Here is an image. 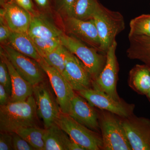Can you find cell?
<instances>
[{
    "label": "cell",
    "mask_w": 150,
    "mask_h": 150,
    "mask_svg": "<svg viewBox=\"0 0 150 150\" xmlns=\"http://www.w3.org/2000/svg\"><path fill=\"white\" fill-rule=\"evenodd\" d=\"M38 115L33 95L23 101L0 105L1 132L13 133L20 128L36 126Z\"/></svg>",
    "instance_id": "1"
},
{
    "label": "cell",
    "mask_w": 150,
    "mask_h": 150,
    "mask_svg": "<svg viewBox=\"0 0 150 150\" xmlns=\"http://www.w3.org/2000/svg\"><path fill=\"white\" fill-rule=\"evenodd\" d=\"M92 18L100 40V51L106 54L116 41V36L125 29L124 18L120 13L109 10L100 4Z\"/></svg>",
    "instance_id": "2"
},
{
    "label": "cell",
    "mask_w": 150,
    "mask_h": 150,
    "mask_svg": "<svg viewBox=\"0 0 150 150\" xmlns=\"http://www.w3.org/2000/svg\"><path fill=\"white\" fill-rule=\"evenodd\" d=\"M60 39L62 45L82 62L91 75L93 81L96 79L105 64L106 54L99 53L101 52L93 47H89L72 35L63 33Z\"/></svg>",
    "instance_id": "3"
},
{
    "label": "cell",
    "mask_w": 150,
    "mask_h": 150,
    "mask_svg": "<svg viewBox=\"0 0 150 150\" xmlns=\"http://www.w3.org/2000/svg\"><path fill=\"white\" fill-rule=\"evenodd\" d=\"M99 121L103 143V150H132L120 117L102 110L99 113Z\"/></svg>",
    "instance_id": "4"
},
{
    "label": "cell",
    "mask_w": 150,
    "mask_h": 150,
    "mask_svg": "<svg viewBox=\"0 0 150 150\" xmlns=\"http://www.w3.org/2000/svg\"><path fill=\"white\" fill-rule=\"evenodd\" d=\"M56 123L71 138L86 150H103L102 136L81 124L69 114L61 112Z\"/></svg>",
    "instance_id": "5"
},
{
    "label": "cell",
    "mask_w": 150,
    "mask_h": 150,
    "mask_svg": "<svg viewBox=\"0 0 150 150\" xmlns=\"http://www.w3.org/2000/svg\"><path fill=\"white\" fill-rule=\"evenodd\" d=\"M1 48L17 71L25 80L33 86L44 81L45 72L39 62L19 53L8 44H2Z\"/></svg>",
    "instance_id": "6"
},
{
    "label": "cell",
    "mask_w": 150,
    "mask_h": 150,
    "mask_svg": "<svg viewBox=\"0 0 150 150\" xmlns=\"http://www.w3.org/2000/svg\"><path fill=\"white\" fill-rule=\"evenodd\" d=\"M53 91L44 81L33 86L38 115L43 120L45 129L56 123L62 112Z\"/></svg>",
    "instance_id": "7"
},
{
    "label": "cell",
    "mask_w": 150,
    "mask_h": 150,
    "mask_svg": "<svg viewBox=\"0 0 150 150\" xmlns=\"http://www.w3.org/2000/svg\"><path fill=\"white\" fill-rule=\"evenodd\" d=\"M117 43L116 41L106 52V61L102 71L93 83L92 88L101 91L115 100H122L117 93L116 86L118 79L119 66L116 58Z\"/></svg>",
    "instance_id": "8"
},
{
    "label": "cell",
    "mask_w": 150,
    "mask_h": 150,
    "mask_svg": "<svg viewBox=\"0 0 150 150\" xmlns=\"http://www.w3.org/2000/svg\"><path fill=\"white\" fill-rule=\"evenodd\" d=\"M77 93L94 107L112 112L121 118H127L133 114L134 105L129 104L123 100H115L101 91L90 88Z\"/></svg>",
    "instance_id": "9"
},
{
    "label": "cell",
    "mask_w": 150,
    "mask_h": 150,
    "mask_svg": "<svg viewBox=\"0 0 150 150\" xmlns=\"http://www.w3.org/2000/svg\"><path fill=\"white\" fill-rule=\"evenodd\" d=\"M121 118L132 150H150V119L133 114Z\"/></svg>",
    "instance_id": "10"
},
{
    "label": "cell",
    "mask_w": 150,
    "mask_h": 150,
    "mask_svg": "<svg viewBox=\"0 0 150 150\" xmlns=\"http://www.w3.org/2000/svg\"><path fill=\"white\" fill-rule=\"evenodd\" d=\"M39 63L48 76L62 112L69 114L75 91L58 70L49 66L42 58Z\"/></svg>",
    "instance_id": "11"
},
{
    "label": "cell",
    "mask_w": 150,
    "mask_h": 150,
    "mask_svg": "<svg viewBox=\"0 0 150 150\" xmlns=\"http://www.w3.org/2000/svg\"><path fill=\"white\" fill-rule=\"evenodd\" d=\"M62 75L77 92L93 88V80L91 75L82 62L67 49L65 69Z\"/></svg>",
    "instance_id": "12"
},
{
    "label": "cell",
    "mask_w": 150,
    "mask_h": 150,
    "mask_svg": "<svg viewBox=\"0 0 150 150\" xmlns=\"http://www.w3.org/2000/svg\"><path fill=\"white\" fill-rule=\"evenodd\" d=\"M64 24L67 32L71 35L100 51V40L93 19L82 20L68 17L65 18Z\"/></svg>",
    "instance_id": "13"
},
{
    "label": "cell",
    "mask_w": 150,
    "mask_h": 150,
    "mask_svg": "<svg viewBox=\"0 0 150 150\" xmlns=\"http://www.w3.org/2000/svg\"><path fill=\"white\" fill-rule=\"evenodd\" d=\"M83 97L75 94L71 102L69 115L75 120L93 131L100 130L99 113Z\"/></svg>",
    "instance_id": "14"
},
{
    "label": "cell",
    "mask_w": 150,
    "mask_h": 150,
    "mask_svg": "<svg viewBox=\"0 0 150 150\" xmlns=\"http://www.w3.org/2000/svg\"><path fill=\"white\" fill-rule=\"evenodd\" d=\"M1 8L7 24L12 32L28 34L32 17L31 14L11 0Z\"/></svg>",
    "instance_id": "15"
},
{
    "label": "cell",
    "mask_w": 150,
    "mask_h": 150,
    "mask_svg": "<svg viewBox=\"0 0 150 150\" xmlns=\"http://www.w3.org/2000/svg\"><path fill=\"white\" fill-rule=\"evenodd\" d=\"M0 56L6 62L11 76L12 87L11 102L23 101L33 95V86L19 74L1 49Z\"/></svg>",
    "instance_id": "16"
},
{
    "label": "cell",
    "mask_w": 150,
    "mask_h": 150,
    "mask_svg": "<svg viewBox=\"0 0 150 150\" xmlns=\"http://www.w3.org/2000/svg\"><path fill=\"white\" fill-rule=\"evenodd\" d=\"M129 46L126 51L129 59L138 60L150 68V36H129Z\"/></svg>",
    "instance_id": "17"
},
{
    "label": "cell",
    "mask_w": 150,
    "mask_h": 150,
    "mask_svg": "<svg viewBox=\"0 0 150 150\" xmlns=\"http://www.w3.org/2000/svg\"><path fill=\"white\" fill-rule=\"evenodd\" d=\"M129 85L133 90L142 95L150 89V68L146 65H137L129 74Z\"/></svg>",
    "instance_id": "18"
},
{
    "label": "cell",
    "mask_w": 150,
    "mask_h": 150,
    "mask_svg": "<svg viewBox=\"0 0 150 150\" xmlns=\"http://www.w3.org/2000/svg\"><path fill=\"white\" fill-rule=\"evenodd\" d=\"M19 53L39 62L42 59L35 43L28 33H12L7 43Z\"/></svg>",
    "instance_id": "19"
},
{
    "label": "cell",
    "mask_w": 150,
    "mask_h": 150,
    "mask_svg": "<svg viewBox=\"0 0 150 150\" xmlns=\"http://www.w3.org/2000/svg\"><path fill=\"white\" fill-rule=\"evenodd\" d=\"M64 33L54 24L40 15L32 16L28 33L31 37L60 38Z\"/></svg>",
    "instance_id": "20"
},
{
    "label": "cell",
    "mask_w": 150,
    "mask_h": 150,
    "mask_svg": "<svg viewBox=\"0 0 150 150\" xmlns=\"http://www.w3.org/2000/svg\"><path fill=\"white\" fill-rule=\"evenodd\" d=\"M45 150H68L71 139L56 123L46 129L43 137Z\"/></svg>",
    "instance_id": "21"
},
{
    "label": "cell",
    "mask_w": 150,
    "mask_h": 150,
    "mask_svg": "<svg viewBox=\"0 0 150 150\" xmlns=\"http://www.w3.org/2000/svg\"><path fill=\"white\" fill-rule=\"evenodd\" d=\"M46 129L36 126H29L18 129L15 133L22 137L38 150H45L43 137Z\"/></svg>",
    "instance_id": "22"
},
{
    "label": "cell",
    "mask_w": 150,
    "mask_h": 150,
    "mask_svg": "<svg viewBox=\"0 0 150 150\" xmlns=\"http://www.w3.org/2000/svg\"><path fill=\"white\" fill-rule=\"evenodd\" d=\"M100 4L97 0H76L71 17L82 20L91 19Z\"/></svg>",
    "instance_id": "23"
},
{
    "label": "cell",
    "mask_w": 150,
    "mask_h": 150,
    "mask_svg": "<svg viewBox=\"0 0 150 150\" xmlns=\"http://www.w3.org/2000/svg\"><path fill=\"white\" fill-rule=\"evenodd\" d=\"M67 50L61 44L54 51L40 55L48 64L54 67L62 74L65 69Z\"/></svg>",
    "instance_id": "24"
},
{
    "label": "cell",
    "mask_w": 150,
    "mask_h": 150,
    "mask_svg": "<svg viewBox=\"0 0 150 150\" xmlns=\"http://www.w3.org/2000/svg\"><path fill=\"white\" fill-rule=\"evenodd\" d=\"M129 26V36H150V14H143L132 19Z\"/></svg>",
    "instance_id": "25"
},
{
    "label": "cell",
    "mask_w": 150,
    "mask_h": 150,
    "mask_svg": "<svg viewBox=\"0 0 150 150\" xmlns=\"http://www.w3.org/2000/svg\"><path fill=\"white\" fill-rule=\"evenodd\" d=\"M30 37L35 43L39 54L51 52L62 44L60 38H43L31 36Z\"/></svg>",
    "instance_id": "26"
},
{
    "label": "cell",
    "mask_w": 150,
    "mask_h": 150,
    "mask_svg": "<svg viewBox=\"0 0 150 150\" xmlns=\"http://www.w3.org/2000/svg\"><path fill=\"white\" fill-rule=\"evenodd\" d=\"M76 0H50L51 6L65 18L71 17Z\"/></svg>",
    "instance_id": "27"
},
{
    "label": "cell",
    "mask_w": 150,
    "mask_h": 150,
    "mask_svg": "<svg viewBox=\"0 0 150 150\" xmlns=\"http://www.w3.org/2000/svg\"><path fill=\"white\" fill-rule=\"evenodd\" d=\"M0 84L4 87L11 97L12 87L10 74L6 62L1 57L0 61Z\"/></svg>",
    "instance_id": "28"
},
{
    "label": "cell",
    "mask_w": 150,
    "mask_h": 150,
    "mask_svg": "<svg viewBox=\"0 0 150 150\" xmlns=\"http://www.w3.org/2000/svg\"><path fill=\"white\" fill-rule=\"evenodd\" d=\"M0 13V42L2 45L7 43L12 31L7 24L1 8Z\"/></svg>",
    "instance_id": "29"
},
{
    "label": "cell",
    "mask_w": 150,
    "mask_h": 150,
    "mask_svg": "<svg viewBox=\"0 0 150 150\" xmlns=\"http://www.w3.org/2000/svg\"><path fill=\"white\" fill-rule=\"evenodd\" d=\"M13 150H36L23 138L16 133H12Z\"/></svg>",
    "instance_id": "30"
},
{
    "label": "cell",
    "mask_w": 150,
    "mask_h": 150,
    "mask_svg": "<svg viewBox=\"0 0 150 150\" xmlns=\"http://www.w3.org/2000/svg\"><path fill=\"white\" fill-rule=\"evenodd\" d=\"M13 150L12 133L1 132L0 150Z\"/></svg>",
    "instance_id": "31"
},
{
    "label": "cell",
    "mask_w": 150,
    "mask_h": 150,
    "mask_svg": "<svg viewBox=\"0 0 150 150\" xmlns=\"http://www.w3.org/2000/svg\"><path fill=\"white\" fill-rule=\"evenodd\" d=\"M14 2L24 9L31 14L32 16L37 14L38 12L35 10V5L33 0H11Z\"/></svg>",
    "instance_id": "32"
},
{
    "label": "cell",
    "mask_w": 150,
    "mask_h": 150,
    "mask_svg": "<svg viewBox=\"0 0 150 150\" xmlns=\"http://www.w3.org/2000/svg\"><path fill=\"white\" fill-rule=\"evenodd\" d=\"M11 102V96L5 88L0 84V105H4Z\"/></svg>",
    "instance_id": "33"
},
{
    "label": "cell",
    "mask_w": 150,
    "mask_h": 150,
    "mask_svg": "<svg viewBox=\"0 0 150 150\" xmlns=\"http://www.w3.org/2000/svg\"><path fill=\"white\" fill-rule=\"evenodd\" d=\"M36 5L41 9L48 10L51 6L50 0H33Z\"/></svg>",
    "instance_id": "34"
},
{
    "label": "cell",
    "mask_w": 150,
    "mask_h": 150,
    "mask_svg": "<svg viewBox=\"0 0 150 150\" xmlns=\"http://www.w3.org/2000/svg\"><path fill=\"white\" fill-rule=\"evenodd\" d=\"M68 150H86L84 148L71 139L68 148Z\"/></svg>",
    "instance_id": "35"
},
{
    "label": "cell",
    "mask_w": 150,
    "mask_h": 150,
    "mask_svg": "<svg viewBox=\"0 0 150 150\" xmlns=\"http://www.w3.org/2000/svg\"><path fill=\"white\" fill-rule=\"evenodd\" d=\"M10 0H0V4L1 7L5 4L6 3H7Z\"/></svg>",
    "instance_id": "36"
},
{
    "label": "cell",
    "mask_w": 150,
    "mask_h": 150,
    "mask_svg": "<svg viewBox=\"0 0 150 150\" xmlns=\"http://www.w3.org/2000/svg\"><path fill=\"white\" fill-rule=\"evenodd\" d=\"M146 96L148 100H149V101L150 102V90L148 92L147 94L146 95Z\"/></svg>",
    "instance_id": "37"
}]
</instances>
